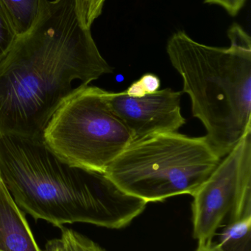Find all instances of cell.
Returning <instances> with one entry per match:
<instances>
[{"instance_id":"9c48e42d","label":"cell","mask_w":251,"mask_h":251,"mask_svg":"<svg viewBox=\"0 0 251 251\" xmlns=\"http://www.w3.org/2000/svg\"><path fill=\"white\" fill-rule=\"evenodd\" d=\"M218 245L222 251H251V216L223 227Z\"/></svg>"},{"instance_id":"5b68a950","label":"cell","mask_w":251,"mask_h":251,"mask_svg":"<svg viewBox=\"0 0 251 251\" xmlns=\"http://www.w3.org/2000/svg\"><path fill=\"white\" fill-rule=\"evenodd\" d=\"M42 139L63 162L103 173L133 142L112 109L109 91L90 85L78 87L63 100Z\"/></svg>"},{"instance_id":"30bf717a","label":"cell","mask_w":251,"mask_h":251,"mask_svg":"<svg viewBox=\"0 0 251 251\" xmlns=\"http://www.w3.org/2000/svg\"><path fill=\"white\" fill-rule=\"evenodd\" d=\"M16 35L26 32L35 20L40 0H0Z\"/></svg>"},{"instance_id":"277c9868","label":"cell","mask_w":251,"mask_h":251,"mask_svg":"<svg viewBox=\"0 0 251 251\" xmlns=\"http://www.w3.org/2000/svg\"><path fill=\"white\" fill-rule=\"evenodd\" d=\"M221 160L206 136L172 131L133 141L105 174L128 194L147 203L162 202L193 196Z\"/></svg>"},{"instance_id":"7c38bea8","label":"cell","mask_w":251,"mask_h":251,"mask_svg":"<svg viewBox=\"0 0 251 251\" xmlns=\"http://www.w3.org/2000/svg\"><path fill=\"white\" fill-rule=\"evenodd\" d=\"M160 86L161 80L159 76L154 74L147 73L138 80L133 82L125 92L129 97L139 98L156 92Z\"/></svg>"},{"instance_id":"4fadbf2b","label":"cell","mask_w":251,"mask_h":251,"mask_svg":"<svg viewBox=\"0 0 251 251\" xmlns=\"http://www.w3.org/2000/svg\"><path fill=\"white\" fill-rule=\"evenodd\" d=\"M16 36L17 35L0 2V60L10 50Z\"/></svg>"},{"instance_id":"9a60e30c","label":"cell","mask_w":251,"mask_h":251,"mask_svg":"<svg viewBox=\"0 0 251 251\" xmlns=\"http://www.w3.org/2000/svg\"><path fill=\"white\" fill-rule=\"evenodd\" d=\"M195 251H222L218 247L216 243L213 242H209L207 243H203V244H198L197 250Z\"/></svg>"},{"instance_id":"7a4b0ae2","label":"cell","mask_w":251,"mask_h":251,"mask_svg":"<svg viewBox=\"0 0 251 251\" xmlns=\"http://www.w3.org/2000/svg\"><path fill=\"white\" fill-rule=\"evenodd\" d=\"M0 176L24 213L58 228L82 223L120 229L147 204L105 173L63 162L42 138L0 137Z\"/></svg>"},{"instance_id":"52a82bcc","label":"cell","mask_w":251,"mask_h":251,"mask_svg":"<svg viewBox=\"0 0 251 251\" xmlns=\"http://www.w3.org/2000/svg\"><path fill=\"white\" fill-rule=\"evenodd\" d=\"M183 94L166 88L136 98L124 91L109 92V101L135 141L159 133L177 131L185 125L181 112Z\"/></svg>"},{"instance_id":"2e32d148","label":"cell","mask_w":251,"mask_h":251,"mask_svg":"<svg viewBox=\"0 0 251 251\" xmlns=\"http://www.w3.org/2000/svg\"><path fill=\"white\" fill-rule=\"evenodd\" d=\"M0 251H1V250H0Z\"/></svg>"},{"instance_id":"8fae6325","label":"cell","mask_w":251,"mask_h":251,"mask_svg":"<svg viewBox=\"0 0 251 251\" xmlns=\"http://www.w3.org/2000/svg\"><path fill=\"white\" fill-rule=\"evenodd\" d=\"M60 236L47 242L42 251H107L85 236L61 226Z\"/></svg>"},{"instance_id":"3957f363","label":"cell","mask_w":251,"mask_h":251,"mask_svg":"<svg viewBox=\"0 0 251 251\" xmlns=\"http://www.w3.org/2000/svg\"><path fill=\"white\" fill-rule=\"evenodd\" d=\"M228 35V48L200 44L184 31L174 33L167 45L193 116L221 159L251 131V38L237 23Z\"/></svg>"},{"instance_id":"8992f818","label":"cell","mask_w":251,"mask_h":251,"mask_svg":"<svg viewBox=\"0 0 251 251\" xmlns=\"http://www.w3.org/2000/svg\"><path fill=\"white\" fill-rule=\"evenodd\" d=\"M192 196L193 237L198 244L212 242L220 228L251 216V131Z\"/></svg>"},{"instance_id":"ba28073f","label":"cell","mask_w":251,"mask_h":251,"mask_svg":"<svg viewBox=\"0 0 251 251\" xmlns=\"http://www.w3.org/2000/svg\"><path fill=\"white\" fill-rule=\"evenodd\" d=\"M0 250L42 251L38 248L25 213L15 203L0 176Z\"/></svg>"},{"instance_id":"6da1fadb","label":"cell","mask_w":251,"mask_h":251,"mask_svg":"<svg viewBox=\"0 0 251 251\" xmlns=\"http://www.w3.org/2000/svg\"><path fill=\"white\" fill-rule=\"evenodd\" d=\"M113 72L74 0H40L33 23L0 60V137L42 138L75 82L88 85Z\"/></svg>"},{"instance_id":"5bb4252c","label":"cell","mask_w":251,"mask_h":251,"mask_svg":"<svg viewBox=\"0 0 251 251\" xmlns=\"http://www.w3.org/2000/svg\"><path fill=\"white\" fill-rule=\"evenodd\" d=\"M246 0H204L206 4H217L223 7L231 16H235L246 4Z\"/></svg>"}]
</instances>
